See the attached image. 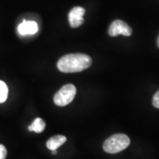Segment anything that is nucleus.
<instances>
[{
    "label": "nucleus",
    "mask_w": 159,
    "mask_h": 159,
    "mask_svg": "<svg viewBox=\"0 0 159 159\" xmlns=\"http://www.w3.org/2000/svg\"><path fill=\"white\" fill-rule=\"evenodd\" d=\"M92 64V59L88 55L77 53L63 56L57 61V66L61 72H80L89 68Z\"/></svg>",
    "instance_id": "f257e3e1"
},
{
    "label": "nucleus",
    "mask_w": 159,
    "mask_h": 159,
    "mask_svg": "<svg viewBox=\"0 0 159 159\" xmlns=\"http://www.w3.org/2000/svg\"><path fill=\"white\" fill-rule=\"evenodd\" d=\"M130 144V138L127 135L114 134L105 141L103 150L110 154L118 153L128 148Z\"/></svg>",
    "instance_id": "f03ea898"
},
{
    "label": "nucleus",
    "mask_w": 159,
    "mask_h": 159,
    "mask_svg": "<svg viewBox=\"0 0 159 159\" xmlns=\"http://www.w3.org/2000/svg\"><path fill=\"white\" fill-rule=\"evenodd\" d=\"M76 87L73 84H66L57 91L54 96V102L57 106L63 107L72 102L76 95Z\"/></svg>",
    "instance_id": "7ed1b4c3"
},
{
    "label": "nucleus",
    "mask_w": 159,
    "mask_h": 159,
    "mask_svg": "<svg viewBox=\"0 0 159 159\" xmlns=\"http://www.w3.org/2000/svg\"><path fill=\"white\" fill-rule=\"evenodd\" d=\"M108 34L112 37L119 35L130 36L132 34V28L128 24L121 20H116L111 23L108 29Z\"/></svg>",
    "instance_id": "20e7f679"
},
{
    "label": "nucleus",
    "mask_w": 159,
    "mask_h": 159,
    "mask_svg": "<svg viewBox=\"0 0 159 159\" xmlns=\"http://www.w3.org/2000/svg\"><path fill=\"white\" fill-rule=\"evenodd\" d=\"M85 10L83 7H75L69 13V25L72 28H77L83 25L84 19L83 16L85 15Z\"/></svg>",
    "instance_id": "39448f33"
},
{
    "label": "nucleus",
    "mask_w": 159,
    "mask_h": 159,
    "mask_svg": "<svg viewBox=\"0 0 159 159\" xmlns=\"http://www.w3.org/2000/svg\"><path fill=\"white\" fill-rule=\"evenodd\" d=\"M39 30L38 25L35 21H27L24 20L23 22L21 23L18 27V31H19L20 35H33L35 34Z\"/></svg>",
    "instance_id": "423d86ee"
},
{
    "label": "nucleus",
    "mask_w": 159,
    "mask_h": 159,
    "mask_svg": "<svg viewBox=\"0 0 159 159\" xmlns=\"http://www.w3.org/2000/svg\"><path fill=\"white\" fill-rule=\"evenodd\" d=\"M66 142V137L63 135H57V136L51 137L47 142V147L50 150H57V149L60 148Z\"/></svg>",
    "instance_id": "0eeeda50"
},
{
    "label": "nucleus",
    "mask_w": 159,
    "mask_h": 159,
    "mask_svg": "<svg viewBox=\"0 0 159 159\" xmlns=\"http://www.w3.org/2000/svg\"><path fill=\"white\" fill-rule=\"evenodd\" d=\"M45 127L46 124L44 121L41 118H36L33 121L32 125H30L28 129L30 131H34L37 134H40V133L43 132L45 129Z\"/></svg>",
    "instance_id": "6e6552de"
},
{
    "label": "nucleus",
    "mask_w": 159,
    "mask_h": 159,
    "mask_svg": "<svg viewBox=\"0 0 159 159\" xmlns=\"http://www.w3.org/2000/svg\"><path fill=\"white\" fill-rule=\"evenodd\" d=\"M8 94V88L3 81L0 80V103L5 102Z\"/></svg>",
    "instance_id": "1a4fd4ad"
},
{
    "label": "nucleus",
    "mask_w": 159,
    "mask_h": 159,
    "mask_svg": "<svg viewBox=\"0 0 159 159\" xmlns=\"http://www.w3.org/2000/svg\"><path fill=\"white\" fill-rule=\"evenodd\" d=\"M152 105L155 108L159 109V91L156 93L152 98Z\"/></svg>",
    "instance_id": "9d476101"
},
{
    "label": "nucleus",
    "mask_w": 159,
    "mask_h": 159,
    "mask_svg": "<svg viewBox=\"0 0 159 159\" xmlns=\"http://www.w3.org/2000/svg\"><path fill=\"white\" fill-rule=\"evenodd\" d=\"M7 156V150L4 145L0 144V159H5Z\"/></svg>",
    "instance_id": "9b49d317"
},
{
    "label": "nucleus",
    "mask_w": 159,
    "mask_h": 159,
    "mask_svg": "<svg viewBox=\"0 0 159 159\" xmlns=\"http://www.w3.org/2000/svg\"><path fill=\"white\" fill-rule=\"evenodd\" d=\"M52 153L53 155H56L57 154V150H52Z\"/></svg>",
    "instance_id": "f8f14e48"
},
{
    "label": "nucleus",
    "mask_w": 159,
    "mask_h": 159,
    "mask_svg": "<svg viewBox=\"0 0 159 159\" xmlns=\"http://www.w3.org/2000/svg\"><path fill=\"white\" fill-rule=\"evenodd\" d=\"M157 44H158V47H159V35L158 37V39H157Z\"/></svg>",
    "instance_id": "ddd939ff"
}]
</instances>
